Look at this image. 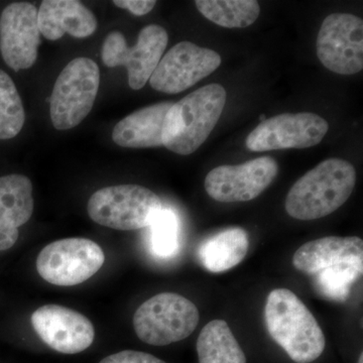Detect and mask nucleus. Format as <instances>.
<instances>
[{"mask_svg":"<svg viewBox=\"0 0 363 363\" xmlns=\"http://www.w3.org/2000/svg\"><path fill=\"white\" fill-rule=\"evenodd\" d=\"M226 97L224 87L210 84L172 105L164 117L162 145L182 156L196 152L220 119Z\"/></svg>","mask_w":363,"mask_h":363,"instance_id":"7ed1b4c3","label":"nucleus"},{"mask_svg":"<svg viewBox=\"0 0 363 363\" xmlns=\"http://www.w3.org/2000/svg\"><path fill=\"white\" fill-rule=\"evenodd\" d=\"M195 4L205 18L226 28H247L260 13L255 0H197Z\"/></svg>","mask_w":363,"mask_h":363,"instance_id":"412c9836","label":"nucleus"},{"mask_svg":"<svg viewBox=\"0 0 363 363\" xmlns=\"http://www.w3.org/2000/svg\"><path fill=\"white\" fill-rule=\"evenodd\" d=\"M357 363H363V353H362V354H360L359 359H358Z\"/></svg>","mask_w":363,"mask_h":363,"instance_id":"bb28decb","label":"nucleus"},{"mask_svg":"<svg viewBox=\"0 0 363 363\" xmlns=\"http://www.w3.org/2000/svg\"><path fill=\"white\" fill-rule=\"evenodd\" d=\"M173 104H152L124 117L114 128L112 140L128 149L162 147L164 117Z\"/></svg>","mask_w":363,"mask_h":363,"instance_id":"a211bd4d","label":"nucleus"},{"mask_svg":"<svg viewBox=\"0 0 363 363\" xmlns=\"http://www.w3.org/2000/svg\"><path fill=\"white\" fill-rule=\"evenodd\" d=\"M354 167L341 159L320 162L295 184L286 198V211L298 220H316L335 212L352 194Z\"/></svg>","mask_w":363,"mask_h":363,"instance_id":"f257e3e1","label":"nucleus"},{"mask_svg":"<svg viewBox=\"0 0 363 363\" xmlns=\"http://www.w3.org/2000/svg\"><path fill=\"white\" fill-rule=\"evenodd\" d=\"M162 209L159 196L133 184L100 189L91 196L87 206L93 221L123 231L150 226Z\"/></svg>","mask_w":363,"mask_h":363,"instance_id":"20e7f679","label":"nucleus"},{"mask_svg":"<svg viewBox=\"0 0 363 363\" xmlns=\"http://www.w3.org/2000/svg\"><path fill=\"white\" fill-rule=\"evenodd\" d=\"M104 262V252L94 241L66 238L43 248L37 269L43 279L52 285L73 286L94 276Z\"/></svg>","mask_w":363,"mask_h":363,"instance_id":"0eeeda50","label":"nucleus"},{"mask_svg":"<svg viewBox=\"0 0 363 363\" xmlns=\"http://www.w3.org/2000/svg\"><path fill=\"white\" fill-rule=\"evenodd\" d=\"M317 56L325 68L340 75L363 69V21L351 13H332L317 37Z\"/></svg>","mask_w":363,"mask_h":363,"instance_id":"1a4fd4ad","label":"nucleus"},{"mask_svg":"<svg viewBox=\"0 0 363 363\" xmlns=\"http://www.w3.org/2000/svg\"><path fill=\"white\" fill-rule=\"evenodd\" d=\"M117 7L128 9L135 16H142L147 14L156 6L155 0H116L113 1Z\"/></svg>","mask_w":363,"mask_h":363,"instance_id":"a878e982","label":"nucleus"},{"mask_svg":"<svg viewBox=\"0 0 363 363\" xmlns=\"http://www.w3.org/2000/svg\"><path fill=\"white\" fill-rule=\"evenodd\" d=\"M363 262V241L357 236H327L309 241L298 248L293 257L298 271L315 274L341 262Z\"/></svg>","mask_w":363,"mask_h":363,"instance_id":"f3484780","label":"nucleus"},{"mask_svg":"<svg viewBox=\"0 0 363 363\" xmlns=\"http://www.w3.org/2000/svg\"><path fill=\"white\" fill-rule=\"evenodd\" d=\"M40 43L37 7L30 2H14L0 18V52L14 71L30 68L38 58Z\"/></svg>","mask_w":363,"mask_h":363,"instance_id":"ddd939ff","label":"nucleus"},{"mask_svg":"<svg viewBox=\"0 0 363 363\" xmlns=\"http://www.w3.org/2000/svg\"><path fill=\"white\" fill-rule=\"evenodd\" d=\"M221 65V57L190 42L179 43L157 64L150 78L152 89L177 94L194 86Z\"/></svg>","mask_w":363,"mask_h":363,"instance_id":"9b49d317","label":"nucleus"},{"mask_svg":"<svg viewBox=\"0 0 363 363\" xmlns=\"http://www.w3.org/2000/svg\"><path fill=\"white\" fill-rule=\"evenodd\" d=\"M100 84L99 67L93 60L74 59L57 78L50 114L59 130L79 125L92 111Z\"/></svg>","mask_w":363,"mask_h":363,"instance_id":"423d86ee","label":"nucleus"},{"mask_svg":"<svg viewBox=\"0 0 363 363\" xmlns=\"http://www.w3.org/2000/svg\"><path fill=\"white\" fill-rule=\"evenodd\" d=\"M199 363H247V357L224 320L209 322L197 340Z\"/></svg>","mask_w":363,"mask_h":363,"instance_id":"aec40b11","label":"nucleus"},{"mask_svg":"<svg viewBox=\"0 0 363 363\" xmlns=\"http://www.w3.org/2000/svg\"><path fill=\"white\" fill-rule=\"evenodd\" d=\"M278 173V162L271 157H259L236 166L217 167L208 173L205 190L215 201H250L271 185Z\"/></svg>","mask_w":363,"mask_h":363,"instance_id":"f8f14e48","label":"nucleus"},{"mask_svg":"<svg viewBox=\"0 0 363 363\" xmlns=\"http://www.w3.org/2000/svg\"><path fill=\"white\" fill-rule=\"evenodd\" d=\"M250 247L248 234L240 227H230L203 241L198 257L208 272L219 274L240 264Z\"/></svg>","mask_w":363,"mask_h":363,"instance_id":"6ab92c4d","label":"nucleus"},{"mask_svg":"<svg viewBox=\"0 0 363 363\" xmlns=\"http://www.w3.org/2000/svg\"><path fill=\"white\" fill-rule=\"evenodd\" d=\"M150 227L154 252L161 257L175 255L179 248V222L176 214L162 208Z\"/></svg>","mask_w":363,"mask_h":363,"instance_id":"b1692460","label":"nucleus"},{"mask_svg":"<svg viewBox=\"0 0 363 363\" xmlns=\"http://www.w3.org/2000/svg\"><path fill=\"white\" fill-rule=\"evenodd\" d=\"M168 40V33L162 26H147L140 30L138 43L130 48L123 33L114 30L102 45V61L108 68L125 67L131 89L140 90L156 70Z\"/></svg>","mask_w":363,"mask_h":363,"instance_id":"6e6552de","label":"nucleus"},{"mask_svg":"<svg viewBox=\"0 0 363 363\" xmlns=\"http://www.w3.org/2000/svg\"><path fill=\"white\" fill-rule=\"evenodd\" d=\"M32 325L49 347L64 354L83 352L94 341L92 322L81 313L64 306H42L33 313Z\"/></svg>","mask_w":363,"mask_h":363,"instance_id":"4468645a","label":"nucleus"},{"mask_svg":"<svg viewBox=\"0 0 363 363\" xmlns=\"http://www.w3.org/2000/svg\"><path fill=\"white\" fill-rule=\"evenodd\" d=\"M199 323L194 303L175 293H162L145 301L133 315V327L143 342L164 346L189 337Z\"/></svg>","mask_w":363,"mask_h":363,"instance_id":"39448f33","label":"nucleus"},{"mask_svg":"<svg viewBox=\"0 0 363 363\" xmlns=\"http://www.w3.org/2000/svg\"><path fill=\"white\" fill-rule=\"evenodd\" d=\"M40 35L57 40L65 33L85 39L94 33L97 20L89 9L77 0H45L38 11Z\"/></svg>","mask_w":363,"mask_h":363,"instance_id":"dca6fc26","label":"nucleus"},{"mask_svg":"<svg viewBox=\"0 0 363 363\" xmlns=\"http://www.w3.org/2000/svg\"><path fill=\"white\" fill-rule=\"evenodd\" d=\"M328 130V123L315 113L279 114L259 123L247 136V147L252 152L307 149L319 145Z\"/></svg>","mask_w":363,"mask_h":363,"instance_id":"9d476101","label":"nucleus"},{"mask_svg":"<svg viewBox=\"0 0 363 363\" xmlns=\"http://www.w3.org/2000/svg\"><path fill=\"white\" fill-rule=\"evenodd\" d=\"M362 269L363 262H341L313 274V283L322 297L344 302L350 298L351 288L362 276Z\"/></svg>","mask_w":363,"mask_h":363,"instance_id":"4be33fe9","label":"nucleus"},{"mask_svg":"<svg viewBox=\"0 0 363 363\" xmlns=\"http://www.w3.org/2000/svg\"><path fill=\"white\" fill-rule=\"evenodd\" d=\"M264 318L269 335L293 362L311 363L324 352L326 340L321 327L292 291H272L264 308Z\"/></svg>","mask_w":363,"mask_h":363,"instance_id":"f03ea898","label":"nucleus"},{"mask_svg":"<svg viewBox=\"0 0 363 363\" xmlns=\"http://www.w3.org/2000/svg\"><path fill=\"white\" fill-rule=\"evenodd\" d=\"M26 121L25 108L16 84L0 70V140L16 138Z\"/></svg>","mask_w":363,"mask_h":363,"instance_id":"5701e85b","label":"nucleus"},{"mask_svg":"<svg viewBox=\"0 0 363 363\" xmlns=\"http://www.w3.org/2000/svg\"><path fill=\"white\" fill-rule=\"evenodd\" d=\"M99 363H166L149 353L142 351L124 350L105 357Z\"/></svg>","mask_w":363,"mask_h":363,"instance_id":"393cba45","label":"nucleus"},{"mask_svg":"<svg viewBox=\"0 0 363 363\" xmlns=\"http://www.w3.org/2000/svg\"><path fill=\"white\" fill-rule=\"evenodd\" d=\"M33 184L23 175L0 178V252L9 250L18 240V228L33 213Z\"/></svg>","mask_w":363,"mask_h":363,"instance_id":"2eb2a0df","label":"nucleus"}]
</instances>
